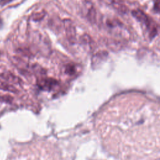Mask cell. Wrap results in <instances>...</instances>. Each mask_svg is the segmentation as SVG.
<instances>
[{"mask_svg": "<svg viewBox=\"0 0 160 160\" xmlns=\"http://www.w3.org/2000/svg\"><path fill=\"white\" fill-rule=\"evenodd\" d=\"M108 53L106 51H100L94 55L92 59V64L93 66H96L103 62L107 58Z\"/></svg>", "mask_w": 160, "mask_h": 160, "instance_id": "cell-4", "label": "cell"}, {"mask_svg": "<svg viewBox=\"0 0 160 160\" xmlns=\"http://www.w3.org/2000/svg\"><path fill=\"white\" fill-rule=\"evenodd\" d=\"M154 9L157 12H160V0H154Z\"/></svg>", "mask_w": 160, "mask_h": 160, "instance_id": "cell-11", "label": "cell"}, {"mask_svg": "<svg viewBox=\"0 0 160 160\" xmlns=\"http://www.w3.org/2000/svg\"><path fill=\"white\" fill-rule=\"evenodd\" d=\"M132 15L140 22L146 25V26L149 28L150 26V22L146 15L142 11L136 9V10H133L132 11Z\"/></svg>", "mask_w": 160, "mask_h": 160, "instance_id": "cell-3", "label": "cell"}, {"mask_svg": "<svg viewBox=\"0 0 160 160\" xmlns=\"http://www.w3.org/2000/svg\"><path fill=\"white\" fill-rule=\"evenodd\" d=\"M0 76H1L3 79H6L8 82H11L17 84V83H20V82L21 81V80L18 77H17L16 76H15L14 74L9 72H6L2 73L0 75Z\"/></svg>", "mask_w": 160, "mask_h": 160, "instance_id": "cell-5", "label": "cell"}, {"mask_svg": "<svg viewBox=\"0 0 160 160\" xmlns=\"http://www.w3.org/2000/svg\"><path fill=\"white\" fill-rule=\"evenodd\" d=\"M12 1H13V0H0V4L2 6H4L6 4H7Z\"/></svg>", "mask_w": 160, "mask_h": 160, "instance_id": "cell-12", "label": "cell"}, {"mask_svg": "<svg viewBox=\"0 0 160 160\" xmlns=\"http://www.w3.org/2000/svg\"><path fill=\"white\" fill-rule=\"evenodd\" d=\"M12 100V98L9 95H1L0 96V101L11 102Z\"/></svg>", "mask_w": 160, "mask_h": 160, "instance_id": "cell-10", "label": "cell"}, {"mask_svg": "<svg viewBox=\"0 0 160 160\" xmlns=\"http://www.w3.org/2000/svg\"><path fill=\"white\" fill-rule=\"evenodd\" d=\"M76 72V67L73 64H68L65 68V72L69 75H72Z\"/></svg>", "mask_w": 160, "mask_h": 160, "instance_id": "cell-9", "label": "cell"}, {"mask_svg": "<svg viewBox=\"0 0 160 160\" xmlns=\"http://www.w3.org/2000/svg\"><path fill=\"white\" fill-rule=\"evenodd\" d=\"M87 18L91 22H94L96 20V11L92 6L87 8Z\"/></svg>", "mask_w": 160, "mask_h": 160, "instance_id": "cell-7", "label": "cell"}, {"mask_svg": "<svg viewBox=\"0 0 160 160\" xmlns=\"http://www.w3.org/2000/svg\"><path fill=\"white\" fill-rule=\"evenodd\" d=\"M45 14H46V12L44 11L36 12H35L32 14V18L33 21H41V19H42L44 18Z\"/></svg>", "mask_w": 160, "mask_h": 160, "instance_id": "cell-8", "label": "cell"}, {"mask_svg": "<svg viewBox=\"0 0 160 160\" xmlns=\"http://www.w3.org/2000/svg\"><path fill=\"white\" fill-rule=\"evenodd\" d=\"M1 25H2V20H1V19L0 18V26H1Z\"/></svg>", "mask_w": 160, "mask_h": 160, "instance_id": "cell-13", "label": "cell"}, {"mask_svg": "<svg viewBox=\"0 0 160 160\" xmlns=\"http://www.w3.org/2000/svg\"><path fill=\"white\" fill-rule=\"evenodd\" d=\"M58 84L59 82L52 78H41L37 81L38 87L44 91H51L54 89Z\"/></svg>", "mask_w": 160, "mask_h": 160, "instance_id": "cell-1", "label": "cell"}, {"mask_svg": "<svg viewBox=\"0 0 160 160\" xmlns=\"http://www.w3.org/2000/svg\"><path fill=\"white\" fill-rule=\"evenodd\" d=\"M63 26L68 40L71 42H74L76 38V31L72 21L69 19H64Z\"/></svg>", "mask_w": 160, "mask_h": 160, "instance_id": "cell-2", "label": "cell"}, {"mask_svg": "<svg viewBox=\"0 0 160 160\" xmlns=\"http://www.w3.org/2000/svg\"><path fill=\"white\" fill-rule=\"evenodd\" d=\"M0 89L6 91L12 92L14 93H16L18 91L17 89L12 85H11L8 82L2 81L1 80H0Z\"/></svg>", "mask_w": 160, "mask_h": 160, "instance_id": "cell-6", "label": "cell"}]
</instances>
